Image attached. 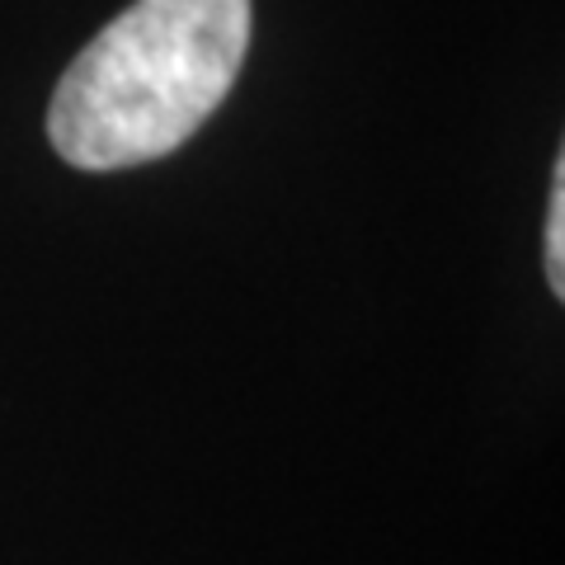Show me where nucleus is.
Listing matches in <instances>:
<instances>
[{"mask_svg": "<svg viewBox=\"0 0 565 565\" xmlns=\"http://www.w3.org/2000/svg\"><path fill=\"white\" fill-rule=\"evenodd\" d=\"M250 52V0H137L52 90L47 141L76 170L180 151L217 114Z\"/></svg>", "mask_w": 565, "mask_h": 565, "instance_id": "1", "label": "nucleus"}, {"mask_svg": "<svg viewBox=\"0 0 565 565\" xmlns=\"http://www.w3.org/2000/svg\"><path fill=\"white\" fill-rule=\"evenodd\" d=\"M546 282L565 302V156H556L552 203H546Z\"/></svg>", "mask_w": 565, "mask_h": 565, "instance_id": "2", "label": "nucleus"}]
</instances>
